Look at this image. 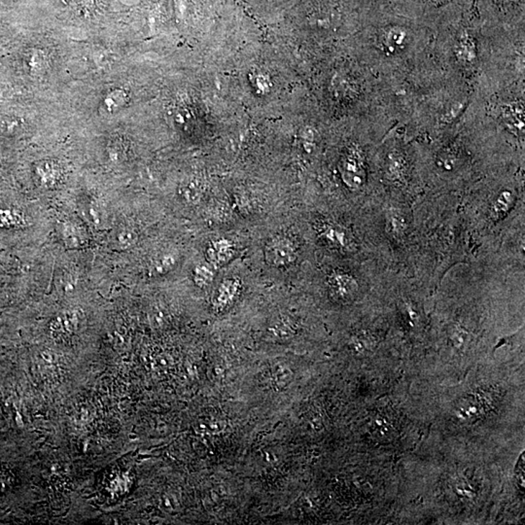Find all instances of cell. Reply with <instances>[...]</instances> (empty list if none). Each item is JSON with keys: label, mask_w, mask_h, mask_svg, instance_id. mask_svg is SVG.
Masks as SVG:
<instances>
[{"label": "cell", "mask_w": 525, "mask_h": 525, "mask_svg": "<svg viewBox=\"0 0 525 525\" xmlns=\"http://www.w3.org/2000/svg\"><path fill=\"white\" fill-rule=\"evenodd\" d=\"M264 253L268 265L275 268L289 267L298 257L295 242L285 235L273 237L266 245Z\"/></svg>", "instance_id": "1"}, {"label": "cell", "mask_w": 525, "mask_h": 525, "mask_svg": "<svg viewBox=\"0 0 525 525\" xmlns=\"http://www.w3.org/2000/svg\"><path fill=\"white\" fill-rule=\"evenodd\" d=\"M328 288L333 298L347 302L354 297L359 285L350 273L344 271H334L328 278Z\"/></svg>", "instance_id": "2"}, {"label": "cell", "mask_w": 525, "mask_h": 525, "mask_svg": "<svg viewBox=\"0 0 525 525\" xmlns=\"http://www.w3.org/2000/svg\"><path fill=\"white\" fill-rule=\"evenodd\" d=\"M242 283L237 278H227L219 284L215 291L214 306L216 309H224L230 306L235 298L239 296Z\"/></svg>", "instance_id": "3"}, {"label": "cell", "mask_w": 525, "mask_h": 525, "mask_svg": "<svg viewBox=\"0 0 525 525\" xmlns=\"http://www.w3.org/2000/svg\"><path fill=\"white\" fill-rule=\"evenodd\" d=\"M234 255V245L226 239H220L210 242L206 249V258L212 266L224 265Z\"/></svg>", "instance_id": "4"}, {"label": "cell", "mask_w": 525, "mask_h": 525, "mask_svg": "<svg viewBox=\"0 0 525 525\" xmlns=\"http://www.w3.org/2000/svg\"><path fill=\"white\" fill-rule=\"evenodd\" d=\"M61 233L63 240L69 247H80L86 242L83 230L73 223H65L61 227Z\"/></svg>", "instance_id": "5"}, {"label": "cell", "mask_w": 525, "mask_h": 525, "mask_svg": "<svg viewBox=\"0 0 525 525\" xmlns=\"http://www.w3.org/2000/svg\"><path fill=\"white\" fill-rule=\"evenodd\" d=\"M37 174L42 186L47 188L55 186L60 179V170L55 163L51 162L41 163L37 166Z\"/></svg>", "instance_id": "6"}, {"label": "cell", "mask_w": 525, "mask_h": 525, "mask_svg": "<svg viewBox=\"0 0 525 525\" xmlns=\"http://www.w3.org/2000/svg\"><path fill=\"white\" fill-rule=\"evenodd\" d=\"M138 240V234L134 227L125 225L120 227L116 230L114 237L115 245L121 249H129L137 245Z\"/></svg>", "instance_id": "7"}, {"label": "cell", "mask_w": 525, "mask_h": 525, "mask_svg": "<svg viewBox=\"0 0 525 525\" xmlns=\"http://www.w3.org/2000/svg\"><path fill=\"white\" fill-rule=\"evenodd\" d=\"M176 262H178V260H176L175 256L170 254V253L168 254L158 256L151 263L149 268L150 273L154 276H165L173 270Z\"/></svg>", "instance_id": "8"}, {"label": "cell", "mask_w": 525, "mask_h": 525, "mask_svg": "<svg viewBox=\"0 0 525 525\" xmlns=\"http://www.w3.org/2000/svg\"><path fill=\"white\" fill-rule=\"evenodd\" d=\"M215 271L211 264H201L194 268L193 278L194 283L199 287L209 286L214 281Z\"/></svg>", "instance_id": "9"}, {"label": "cell", "mask_w": 525, "mask_h": 525, "mask_svg": "<svg viewBox=\"0 0 525 525\" xmlns=\"http://www.w3.org/2000/svg\"><path fill=\"white\" fill-rule=\"evenodd\" d=\"M321 235L328 242L331 243L334 247H347V235H345V233L340 228L332 226V225H326L322 229Z\"/></svg>", "instance_id": "10"}, {"label": "cell", "mask_w": 525, "mask_h": 525, "mask_svg": "<svg viewBox=\"0 0 525 525\" xmlns=\"http://www.w3.org/2000/svg\"><path fill=\"white\" fill-rule=\"evenodd\" d=\"M68 8L79 15H92L99 6V0H61Z\"/></svg>", "instance_id": "11"}, {"label": "cell", "mask_w": 525, "mask_h": 525, "mask_svg": "<svg viewBox=\"0 0 525 525\" xmlns=\"http://www.w3.org/2000/svg\"><path fill=\"white\" fill-rule=\"evenodd\" d=\"M86 215L88 217L89 221L94 225V227L101 228L106 224V214L104 206L97 202H91L88 206H85Z\"/></svg>", "instance_id": "12"}, {"label": "cell", "mask_w": 525, "mask_h": 525, "mask_svg": "<svg viewBox=\"0 0 525 525\" xmlns=\"http://www.w3.org/2000/svg\"><path fill=\"white\" fill-rule=\"evenodd\" d=\"M27 224L25 217L14 210L0 209V226L14 228Z\"/></svg>", "instance_id": "13"}, {"label": "cell", "mask_w": 525, "mask_h": 525, "mask_svg": "<svg viewBox=\"0 0 525 525\" xmlns=\"http://www.w3.org/2000/svg\"><path fill=\"white\" fill-rule=\"evenodd\" d=\"M123 99H124L123 92H112V93L105 99L104 104L106 105L107 109L114 110L115 109H118V107L122 106Z\"/></svg>", "instance_id": "14"}, {"label": "cell", "mask_w": 525, "mask_h": 525, "mask_svg": "<svg viewBox=\"0 0 525 525\" xmlns=\"http://www.w3.org/2000/svg\"><path fill=\"white\" fill-rule=\"evenodd\" d=\"M273 383L278 386H286L288 383V369H276L273 373Z\"/></svg>", "instance_id": "15"}, {"label": "cell", "mask_w": 525, "mask_h": 525, "mask_svg": "<svg viewBox=\"0 0 525 525\" xmlns=\"http://www.w3.org/2000/svg\"><path fill=\"white\" fill-rule=\"evenodd\" d=\"M524 475H525V465H524V453H522L521 457H519V462H517L516 468V478L517 483L522 489L524 488Z\"/></svg>", "instance_id": "16"}]
</instances>
